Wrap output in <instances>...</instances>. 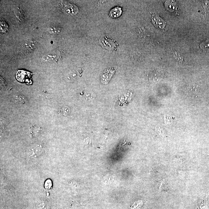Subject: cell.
<instances>
[{
	"label": "cell",
	"instance_id": "obj_1",
	"mask_svg": "<svg viewBox=\"0 0 209 209\" xmlns=\"http://www.w3.org/2000/svg\"><path fill=\"white\" fill-rule=\"evenodd\" d=\"M37 45L36 41L29 40L23 43L19 48V52L24 55H27L32 53L35 49Z\"/></svg>",
	"mask_w": 209,
	"mask_h": 209
},
{
	"label": "cell",
	"instance_id": "obj_2",
	"mask_svg": "<svg viewBox=\"0 0 209 209\" xmlns=\"http://www.w3.org/2000/svg\"><path fill=\"white\" fill-rule=\"evenodd\" d=\"M32 74L26 71L19 70L16 74V78L21 83L31 82V75Z\"/></svg>",
	"mask_w": 209,
	"mask_h": 209
},
{
	"label": "cell",
	"instance_id": "obj_3",
	"mask_svg": "<svg viewBox=\"0 0 209 209\" xmlns=\"http://www.w3.org/2000/svg\"><path fill=\"white\" fill-rule=\"evenodd\" d=\"M61 7L65 13L70 15H75L78 11L77 6L65 1L61 2Z\"/></svg>",
	"mask_w": 209,
	"mask_h": 209
},
{
	"label": "cell",
	"instance_id": "obj_4",
	"mask_svg": "<svg viewBox=\"0 0 209 209\" xmlns=\"http://www.w3.org/2000/svg\"><path fill=\"white\" fill-rule=\"evenodd\" d=\"M43 152L42 146L39 144H34L28 148V154L30 157L37 158L39 157Z\"/></svg>",
	"mask_w": 209,
	"mask_h": 209
},
{
	"label": "cell",
	"instance_id": "obj_5",
	"mask_svg": "<svg viewBox=\"0 0 209 209\" xmlns=\"http://www.w3.org/2000/svg\"><path fill=\"white\" fill-rule=\"evenodd\" d=\"M100 43L103 47L109 50H112L114 47V43L111 39L104 38L100 39Z\"/></svg>",
	"mask_w": 209,
	"mask_h": 209
},
{
	"label": "cell",
	"instance_id": "obj_6",
	"mask_svg": "<svg viewBox=\"0 0 209 209\" xmlns=\"http://www.w3.org/2000/svg\"><path fill=\"white\" fill-rule=\"evenodd\" d=\"M122 13V10L121 7H117L112 9L109 13L110 17L112 18H117L121 16Z\"/></svg>",
	"mask_w": 209,
	"mask_h": 209
},
{
	"label": "cell",
	"instance_id": "obj_7",
	"mask_svg": "<svg viewBox=\"0 0 209 209\" xmlns=\"http://www.w3.org/2000/svg\"><path fill=\"white\" fill-rule=\"evenodd\" d=\"M61 31V27H58V26H56V25L51 26L48 29V32L50 33L53 34L60 33Z\"/></svg>",
	"mask_w": 209,
	"mask_h": 209
},
{
	"label": "cell",
	"instance_id": "obj_8",
	"mask_svg": "<svg viewBox=\"0 0 209 209\" xmlns=\"http://www.w3.org/2000/svg\"><path fill=\"white\" fill-rule=\"evenodd\" d=\"M15 101L17 103L24 104L27 103V99L21 95H17L15 97Z\"/></svg>",
	"mask_w": 209,
	"mask_h": 209
},
{
	"label": "cell",
	"instance_id": "obj_9",
	"mask_svg": "<svg viewBox=\"0 0 209 209\" xmlns=\"http://www.w3.org/2000/svg\"><path fill=\"white\" fill-rule=\"evenodd\" d=\"M1 32L4 33L8 30V26L6 23L4 21H1Z\"/></svg>",
	"mask_w": 209,
	"mask_h": 209
},
{
	"label": "cell",
	"instance_id": "obj_10",
	"mask_svg": "<svg viewBox=\"0 0 209 209\" xmlns=\"http://www.w3.org/2000/svg\"><path fill=\"white\" fill-rule=\"evenodd\" d=\"M200 47L203 50L209 51V39L205 40L200 45Z\"/></svg>",
	"mask_w": 209,
	"mask_h": 209
},
{
	"label": "cell",
	"instance_id": "obj_11",
	"mask_svg": "<svg viewBox=\"0 0 209 209\" xmlns=\"http://www.w3.org/2000/svg\"><path fill=\"white\" fill-rule=\"evenodd\" d=\"M198 92V87H196L195 86H191L189 87V89H188V93L191 96H196V93Z\"/></svg>",
	"mask_w": 209,
	"mask_h": 209
},
{
	"label": "cell",
	"instance_id": "obj_12",
	"mask_svg": "<svg viewBox=\"0 0 209 209\" xmlns=\"http://www.w3.org/2000/svg\"><path fill=\"white\" fill-rule=\"evenodd\" d=\"M69 109L67 107H64L60 110V114L62 116H67L69 113Z\"/></svg>",
	"mask_w": 209,
	"mask_h": 209
},
{
	"label": "cell",
	"instance_id": "obj_13",
	"mask_svg": "<svg viewBox=\"0 0 209 209\" xmlns=\"http://www.w3.org/2000/svg\"><path fill=\"white\" fill-rule=\"evenodd\" d=\"M52 182L50 180H47L45 184V187L46 189H49L52 187Z\"/></svg>",
	"mask_w": 209,
	"mask_h": 209
},
{
	"label": "cell",
	"instance_id": "obj_14",
	"mask_svg": "<svg viewBox=\"0 0 209 209\" xmlns=\"http://www.w3.org/2000/svg\"><path fill=\"white\" fill-rule=\"evenodd\" d=\"M202 6L204 10H207L209 8V1H204L202 2Z\"/></svg>",
	"mask_w": 209,
	"mask_h": 209
},
{
	"label": "cell",
	"instance_id": "obj_15",
	"mask_svg": "<svg viewBox=\"0 0 209 209\" xmlns=\"http://www.w3.org/2000/svg\"><path fill=\"white\" fill-rule=\"evenodd\" d=\"M172 119L171 118H170V117H168L167 116H164V120H165V122H166V123H167V124H170L173 121V119H170H170Z\"/></svg>",
	"mask_w": 209,
	"mask_h": 209
}]
</instances>
